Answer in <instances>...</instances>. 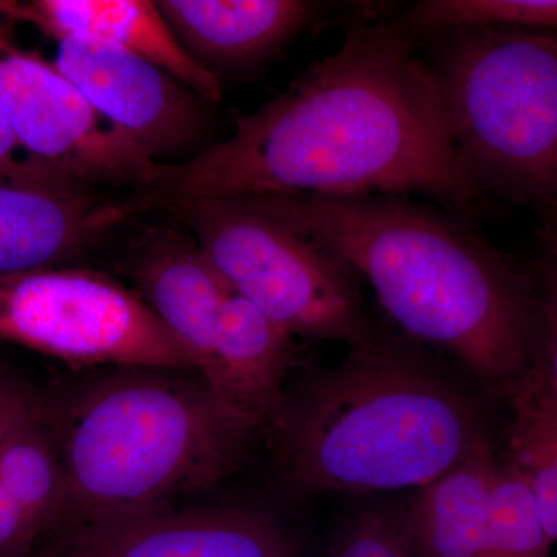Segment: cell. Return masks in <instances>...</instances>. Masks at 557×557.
I'll use <instances>...</instances> for the list:
<instances>
[{"label":"cell","instance_id":"27","mask_svg":"<svg viewBox=\"0 0 557 557\" xmlns=\"http://www.w3.org/2000/svg\"><path fill=\"white\" fill-rule=\"evenodd\" d=\"M544 212V234L545 248L547 256L557 260V207L542 209Z\"/></svg>","mask_w":557,"mask_h":557},{"label":"cell","instance_id":"11","mask_svg":"<svg viewBox=\"0 0 557 557\" xmlns=\"http://www.w3.org/2000/svg\"><path fill=\"white\" fill-rule=\"evenodd\" d=\"M126 196L53 172L0 177V277L60 269L137 219Z\"/></svg>","mask_w":557,"mask_h":557},{"label":"cell","instance_id":"23","mask_svg":"<svg viewBox=\"0 0 557 557\" xmlns=\"http://www.w3.org/2000/svg\"><path fill=\"white\" fill-rule=\"evenodd\" d=\"M539 309L542 318L541 354L549 376L557 386V260L545 256L536 278Z\"/></svg>","mask_w":557,"mask_h":557},{"label":"cell","instance_id":"26","mask_svg":"<svg viewBox=\"0 0 557 557\" xmlns=\"http://www.w3.org/2000/svg\"><path fill=\"white\" fill-rule=\"evenodd\" d=\"M36 172L51 171L39 166L22 152L7 126L5 120L0 115V177H22V175L36 174Z\"/></svg>","mask_w":557,"mask_h":557},{"label":"cell","instance_id":"15","mask_svg":"<svg viewBox=\"0 0 557 557\" xmlns=\"http://www.w3.org/2000/svg\"><path fill=\"white\" fill-rule=\"evenodd\" d=\"M289 355L292 336L230 288L205 380L215 394L259 428H269L284 401Z\"/></svg>","mask_w":557,"mask_h":557},{"label":"cell","instance_id":"4","mask_svg":"<svg viewBox=\"0 0 557 557\" xmlns=\"http://www.w3.org/2000/svg\"><path fill=\"white\" fill-rule=\"evenodd\" d=\"M44 418L67 482L60 528L168 508L218 485L262 429L199 373L160 369H126L44 398Z\"/></svg>","mask_w":557,"mask_h":557},{"label":"cell","instance_id":"5","mask_svg":"<svg viewBox=\"0 0 557 557\" xmlns=\"http://www.w3.org/2000/svg\"><path fill=\"white\" fill-rule=\"evenodd\" d=\"M434 65L458 160L480 193L557 207V38L509 27L442 32Z\"/></svg>","mask_w":557,"mask_h":557},{"label":"cell","instance_id":"12","mask_svg":"<svg viewBox=\"0 0 557 557\" xmlns=\"http://www.w3.org/2000/svg\"><path fill=\"white\" fill-rule=\"evenodd\" d=\"M132 249L129 269L143 299L188 350L196 372L212 368L230 288L188 231L149 226Z\"/></svg>","mask_w":557,"mask_h":557},{"label":"cell","instance_id":"18","mask_svg":"<svg viewBox=\"0 0 557 557\" xmlns=\"http://www.w3.org/2000/svg\"><path fill=\"white\" fill-rule=\"evenodd\" d=\"M405 22L412 32L472 27L557 32V0H424Z\"/></svg>","mask_w":557,"mask_h":557},{"label":"cell","instance_id":"17","mask_svg":"<svg viewBox=\"0 0 557 557\" xmlns=\"http://www.w3.org/2000/svg\"><path fill=\"white\" fill-rule=\"evenodd\" d=\"M0 485L27 512L42 541L64 522L67 482L60 450L44 418V401L36 416L0 440Z\"/></svg>","mask_w":557,"mask_h":557},{"label":"cell","instance_id":"10","mask_svg":"<svg viewBox=\"0 0 557 557\" xmlns=\"http://www.w3.org/2000/svg\"><path fill=\"white\" fill-rule=\"evenodd\" d=\"M299 553L295 534L269 512L168 507L62 527L32 557H298Z\"/></svg>","mask_w":557,"mask_h":557},{"label":"cell","instance_id":"19","mask_svg":"<svg viewBox=\"0 0 557 557\" xmlns=\"http://www.w3.org/2000/svg\"><path fill=\"white\" fill-rule=\"evenodd\" d=\"M533 493L509 463L497 465L491 483L487 557H552Z\"/></svg>","mask_w":557,"mask_h":557},{"label":"cell","instance_id":"20","mask_svg":"<svg viewBox=\"0 0 557 557\" xmlns=\"http://www.w3.org/2000/svg\"><path fill=\"white\" fill-rule=\"evenodd\" d=\"M511 401V435L527 440L557 465V386L541 354L507 392Z\"/></svg>","mask_w":557,"mask_h":557},{"label":"cell","instance_id":"13","mask_svg":"<svg viewBox=\"0 0 557 557\" xmlns=\"http://www.w3.org/2000/svg\"><path fill=\"white\" fill-rule=\"evenodd\" d=\"M0 14L24 22L54 40L94 36L134 51L170 73L207 102H222V83L211 69L190 57L149 0H0Z\"/></svg>","mask_w":557,"mask_h":557},{"label":"cell","instance_id":"21","mask_svg":"<svg viewBox=\"0 0 557 557\" xmlns=\"http://www.w3.org/2000/svg\"><path fill=\"white\" fill-rule=\"evenodd\" d=\"M330 557H410L406 511L364 509L341 528Z\"/></svg>","mask_w":557,"mask_h":557},{"label":"cell","instance_id":"22","mask_svg":"<svg viewBox=\"0 0 557 557\" xmlns=\"http://www.w3.org/2000/svg\"><path fill=\"white\" fill-rule=\"evenodd\" d=\"M511 465L533 493L542 527L557 542V465L533 443L511 435Z\"/></svg>","mask_w":557,"mask_h":557},{"label":"cell","instance_id":"1","mask_svg":"<svg viewBox=\"0 0 557 557\" xmlns=\"http://www.w3.org/2000/svg\"><path fill=\"white\" fill-rule=\"evenodd\" d=\"M421 196L469 212L480 190L450 138L434 70L405 21H368L230 138L163 164L138 215L274 196Z\"/></svg>","mask_w":557,"mask_h":557},{"label":"cell","instance_id":"16","mask_svg":"<svg viewBox=\"0 0 557 557\" xmlns=\"http://www.w3.org/2000/svg\"><path fill=\"white\" fill-rule=\"evenodd\" d=\"M497 465L486 438L456 468L418 490L406 511L410 557H487L491 483Z\"/></svg>","mask_w":557,"mask_h":557},{"label":"cell","instance_id":"8","mask_svg":"<svg viewBox=\"0 0 557 557\" xmlns=\"http://www.w3.org/2000/svg\"><path fill=\"white\" fill-rule=\"evenodd\" d=\"M0 115L28 159L83 188L137 193L163 166L102 119L53 62L22 49L2 14Z\"/></svg>","mask_w":557,"mask_h":557},{"label":"cell","instance_id":"7","mask_svg":"<svg viewBox=\"0 0 557 557\" xmlns=\"http://www.w3.org/2000/svg\"><path fill=\"white\" fill-rule=\"evenodd\" d=\"M0 339L73 364L196 372L143 296L97 271L0 277Z\"/></svg>","mask_w":557,"mask_h":557},{"label":"cell","instance_id":"3","mask_svg":"<svg viewBox=\"0 0 557 557\" xmlns=\"http://www.w3.org/2000/svg\"><path fill=\"white\" fill-rule=\"evenodd\" d=\"M269 428L282 479L302 496L421 490L486 440L449 373L380 335L285 394Z\"/></svg>","mask_w":557,"mask_h":557},{"label":"cell","instance_id":"9","mask_svg":"<svg viewBox=\"0 0 557 557\" xmlns=\"http://www.w3.org/2000/svg\"><path fill=\"white\" fill-rule=\"evenodd\" d=\"M51 62L102 119L156 163L188 152L203 134L199 95L134 51L70 35L57 39Z\"/></svg>","mask_w":557,"mask_h":557},{"label":"cell","instance_id":"25","mask_svg":"<svg viewBox=\"0 0 557 557\" xmlns=\"http://www.w3.org/2000/svg\"><path fill=\"white\" fill-rule=\"evenodd\" d=\"M44 398L30 386L0 368V440L42 409Z\"/></svg>","mask_w":557,"mask_h":557},{"label":"cell","instance_id":"24","mask_svg":"<svg viewBox=\"0 0 557 557\" xmlns=\"http://www.w3.org/2000/svg\"><path fill=\"white\" fill-rule=\"evenodd\" d=\"M40 541L27 512L0 485V557H32Z\"/></svg>","mask_w":557,"mask_h":557},{"label":"cell","instance_id":"6","mask_svg":"<svg viewBox=\"0 0 557 557\" xmlns=\"http://www.w3.org/2000/svg\"><path fill=\"white\" fill-rule=\"evenodd\" d=\"M209 265L289 336L368 346L379 336L357 274L327 249L247 201H200L166 211Z\"/></svg>","mask_w":557,"mask_h":557},{"label":"cell","instance_id":"2","mask_svg":"<svg viewBox=\"0 0 557 557\" xmlns=\"http://www.w3.org/2000/svg\"><path fill=\"white\" fill-rule=\"evenodd\" d=\"M242 201L336 256L410 338L454 355L487 386L508 392L533 364L542 339L536 282L457 212L381 194Z\"/></svg>","mask_w":557,"mask_h":557},{"label":"cell","instance_id":"14","mask_svg":"<svg viewBox=\"0 0 557 557\" xmlns=\"http://www.w3.org/2000/svg\"><path fill=\"white\" fill-rule=\"evenodd\" d=\"M157 7L178 42L208 69L273 53L317 13L302 0H161Z\"/></svg>","mask_w":557,"mask_h":557}]
</instances>
